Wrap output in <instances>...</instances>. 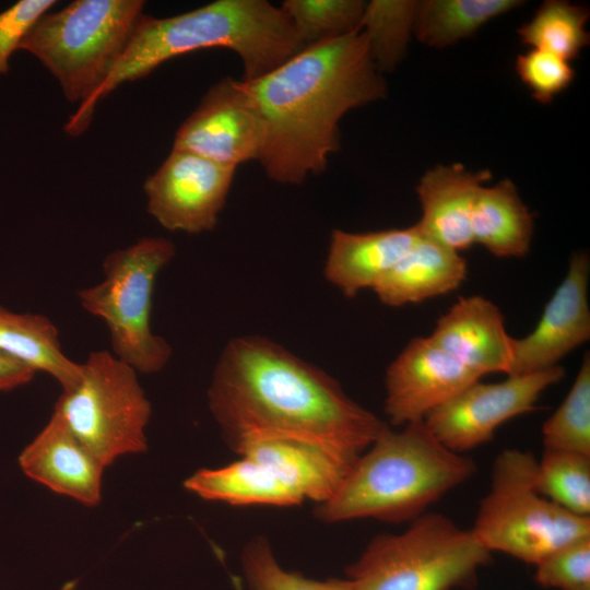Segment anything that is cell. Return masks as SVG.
<instances>
[{
    "instance_id": "1",
    "label": "cell",
    "mask_w": 590,
    "mask_h": 590,
    "mask_svg": "<svg viewBox=\"0 0 590 590\" xmlns=\"http://www.w3.org/2000/svg\"><path fill=\"white\" fill-rule=\"evenodd\" d=\"M208 406L228 445L249 433L269 432L361 455L390 428L332 376L260 335L236 337L223 347Z\"/></svg>"
},
{
    "instance_id": "2",
    "label": "cell",
    "mask_w": 590,
    "mask_h": 590,
    "mask_svg": "<svg viewBox=\"0 0 590 590\" xmlns=\"http://www.w3.org/2000/svg\"><path fill=\"white\" fill-rule=\"evenodd\" d=\"M243 82L266 126L258 162L271 180L285 185L322 173L340 146L342 117L387 93L361 31L306 46Z\"/></svg>"
},
{
    "instance_id": "3",
    "label": "cell",
    "mask_w": 590,
    "mask_h": 590,
    "mask_svg": "<svg viewBox=\"0 0 590 590\" xmlns=\"http://www.w3.org/2000/svg\"><path fill=\"white\" fill-rule=\"evenodd\" d=\"M210 48L235 52L243 64V81H251L305 46L281 8L266 0H216L163 19L144 14L98 90L95 105L122 83L149 75L169 59Z\"/></svg>"
},
{
    "instance_id": "4",
    "label": "cell",
    "mask_w": 590,
    "mask_h": 590,
    "mask_svg": "<svg viewBox=\"0 0 590 590\" xmlns=\"http://www.w3.org/2000/svg\"><path fill=\"white\" fill-rule=\"evenodd\" d=\"M476 472L475 461L445 447L424 421L387 429L364 452L335 494L315 508L322 522H411Z\"/></svg>"
},
{
    "instance_id": "5",
    "label": "cell",
    "mask_w": 590,
    "mask_h": 590,
    "mask_svg": "<svg viewBox=\"0 0 590 590\" xmlns=\"http://www.w3.org/2000/svg\"><path fill=\"white\" fill-rule=\"evenodd\" d=\"M143 0H75L44 13L20 49L35 56L79 109L66 125L72 137L91 123L95 96L122 57L144 15Z\"/></svg>"
},
{
    "instance_id": "6",
    "label": "cell",
    "mask_w": 590,
    "mask_h": 590,
    "mask_svg": "<svg viewBox=\"0 0 590 590\" xmlns=\"http://www.w3.org/2000/svg\"><path fill=\"white\" fill-rule=\"evenodd\" d=\"M492 553L473 532L438 512H425L401 533L376 535L345 569L353 590L472 588Z\"/></svg>"
},
{
    "instance_id": "7",
    "label": "cell",
    "mask_w": 590,
    "mask_h": 590,
    "mask_svg": "<svg viewBox=\"0 0 590 590\" xmlns=\"http://www.w3.org/2000/svg\"><path fill=\"white\" fill-rule=\"evenodd\" d=\"M176 248L163 237H143L106 256L104 278L78 292L82 308L105 323L111 353L138 374H156L169 363L173 349L153 332V294L160 272Z\"/></svg>"
},
{
    "instance_id": "8",
    "label": "cell",
    "mask_w": 590,
    "mask_h": 590,
    "mask_svg": "<svg viewBox=\"0 0 590 590\" xmlns=\"http://www.w3.org/2000/svg\"><path fill=\"white\" fill-rule=\"evenodd\" d=\"M538 459L505 449L494 461L489 489L471 529L491 553L535 565L553 551L590 536V517L574 515L541 495L534 485Z\"/></svg>"
},
{
    "instance_id": "9",
    "label": "cell",
    "mask_w": 590,
    "mask_h": 590,
    "mask_svg": "<svg viewBox=\"0 0 590 590\" xmlns=\"http://www.w3.org/2000/svg\"><path fill=\"white\" fill-rule=\"evenodd\" d=\"M80 365L79 381L62 390L54 412L105 468L146 451L152 406L138 371L105 350Z\"/></svg>"
},
{
    "instance_id": "10",
    "label": "cell",
    "mask_w": 590,
    "mask_h": 590,
    "mask_svg": "<svg viewBox=\"0 0 590 590\" xmlns=\"http://www.w3.org/2000/svg\"><path fill=\"white\" fill-rule=\"evenodd\" d=\"M564 375L558 365L498 382L477 380L433 410L424 423L445 447L464 453L489 441L505 422L535 410L541 394Z\"/></svg>"
},
{
    "instance_id": "11",
    "label": "cell",
    "mask_w": 590,
    "mask_h": 590,
    "mask_svg": "<svg viewBox=\"0 0 590 590\" xmlns=\"http://www.w3.org/2000/svg\"><path fill=\"white\" fill-rule=\"evenodd\" d=\"M266 137L264 121L243 80L225 76L208 90L180 125L172 150L237 168L243 163L259 161Z\"/></svg>"
},
{
    "instance_id": "12",
    "label": "cell",
    "mask_w": 590,
    "mask_h": 590,
    "mask_svg": "<svg viewBox=\"0 0 590 590\" xmlns=\"http://www.w3.org/2000/svg\"><path fill=\"white\" fill-rule=\"evenodd\" d=\"M236 168L172 150L143 185L149 214L172 232L200 234L219 222Z\"/></svg>"
},
{
    "instance_id": "13",
    "label": "cell",
    "mask_w": 590,
    "mask_h": 590,
    "mask_svg": "<svg viewBox=\"0 0 590 590\" xmlns=\"http://www.w3.org/2000/svg\"><path fill=\"white\" fill-rule=\"evenodd\" d=\"M481 379L429 335L415 337L386 370L385 413L397 427L424 421L433 410Z\"/></svg>"
},
{
    "instance_id": "14",
    "label": "cell",
    "mask_w": 590,
    "mask_h": 590,
    "mask_svg": "<svg viewBox=\"0 0 590 590\" xmlns=\"http://www.w3.org/2000/svg\"><path fill=\"white\" fill-rule=\"evenodd\" d=\"M589 273L588 253L574 252L565 278L545 305L535 328L521 339L514 338L512 362L507 376L558 366L562 358L589 340Z\"/></svg>"
},
{
    "instance_id": "15",
    "label": "cell",
    "mask_w": 590,
    "mask_h": 590,
    "mask_svg": "<svg viewBox=\"0 0 590 590\" xmlns=\"http://www.w3.org/2000/svg\"><path fill=\"white\" fill-rule=\"evenodd\" d=\"M229 446L316 505L335 494L359 456L318 439L269 432L246 434Z\"/></svg>"
},
{
    "instance_id": "16",
    "label": "cell",
    "mask_w": 590,
    "mask_h": 590,
    "mask_svg": "<svg viewBox=\"0 0 590 590\" xmlns=\"http://www.w3.org/2000/svg\"><path fill=\"white\" fill-rule=\"evenodd\" d=\"M19 465L27 477L85 506L102 499L105 467L56 412L21 451Z\"/></svg>"
},
{
    "instance_id": "17",
    "label": "cell",
    "mask_w": 590,
    "mask_h": 590,
    "mask_svg": "<svg viewBox=\"0 0 590 590\" xmlns=\"http://www.w3.org/2000/svg\"><path fill=\"white\" fill-rule=\"evenodd\" d=\"M429 337L480 377L509 373L514 338L499 307L481 295L459 297L437 319Z\"/></svg>"
},
{
    "instance_id": "18",
    "label": "cell",
    "mask_w": 590,
    "mask_h": 590,
    "mask_svg": "<svg viewBox=\"0 0 590 590\" xmlns=\"http://www.w3.org/2000/svg\"><path fill=\"white\" fill-rule=\"evenodd\" d=\"M491 172H472L462 164L436 165L416 186L422 216L415 224L420 233L457 252L474 245L470 217L477 189Z\"/></svg>"
},
{
    "instance_id": "19",
    "label": "cell",
    "mask_w": 590,
    "mask_h": 590,
    "mask_svg": "<svg viewBox=\"0 0 590 590\" xmlns=\"http://www.w3.org/2000/svg\"><path fill=\"white\" fill-rule=\"evenodd\" d=\"M421 236L416 225L366 233L334 229L323 274L345 297L374 286L409 252Z\"/></svg>"
},
{
    "instance_id": "20",
    "label": "cell",
    "mask_w": 590,
    "mask_h": 590,
    "mask_svg": "<svg viewBox=\"0 0 590 590\" xmlns=\"http://www.w3.org/2000/svg\"><path fill=\"white\" fill-rule=\"evenodd\" d=\"M465 259L421 234L409 252L374 286L390 307L417 304L457 290L465 280Z\"/></svg>"
},
{
    "instance_id": "21",
    "label": "cell",
    "mask_w": 590,
    "mask_h": 590,
    "mask_svg": "<svg viewBox=\"0 0 590 590\" xmlns=\"http://www.w3.org/2000/svg\"><path fill=\"white\" fill-rule=\"evenodd\" d=\"M470 228L474 244L497 258L524 257L531 246L534 219L509 179L482 185L473 199Z\"/></svg>"
},
{
    "instance_id": "22",
    "label": "cell",
    "mask_w": 590,
    "mask_h": 590,
    "mask_svg": "<svg viewBox=\"0 0 590 590\" xmlns=\"http://www.w3.org/2000/svg\"><path fill=\"white\" fill-rule=\"evenodd\" d=\"M184 486L205 500L233 506L294 507L304 498L263 464L247 458L215 469H199Z\"/></svg>"
},
{
    "instance_id": "23",
    "label": "cell",
    "mask_w": 590,
    "mask_h": 590,
    "mask_svg": "<svg viewBox=\"0 0 590 590\" xmlns=\"http://www.w3.org/2000/svg\"><path fill=\"white\" fill-rule=\"evenodd\" d=\"M0 352L50 375L62 390L81 377L80 363L62 351L57 327L40 314H20L0 305Z\"/></svg>"
},
{
    "instance_id": "24",
    "label": "cell",
    "mask_w": 590,
    "mask_h": 590,
    "mask_svg": "<svg viewBox=\"0 0 590 590\" xmlns=\"http://www.w3.org/2000/svg\"><path fill=\"white\" fill-rule=\"evenodd\" d=\"M522 4L518 0L416 1L413 35L426 46L444 48Z\"/></svg>"
},
{
    "instance_id": "25",
    "label": "cell",
    "mask_w": 590,
    "mask_h": 590,
    "mask_svg": "<svg viewBox=\"0 0 590 590\" xmlns=\"http://www.w3.org/2000/svg\"><path fill=\"white\" fill-rule=\"evenodd\" d=\"M589 16V10L583 5L546 0L517 33L521 43L530 49L543 50L570 61L590 43L586 30Z\"/></svg>"
},
{
    "instance_id": "26",
    "label": "cell",
    "mask_w": 590,
    "mask_h": 590,
    "mask_svg": "<svg viewBox=\"0 0 590 590\" xmlns=\"http://www.w3.org/2000/svg\"><path fill=\"white\" fill-rule=\"evenodd\" d=\"M415 8L414 0L365 2L359 31L380 73L392 71L404 58L413 35Z\"/></svg>"
},
{
    "instance_id": "27",
    "label": "cell",
    "mask_w": 590,
    "mask_h": 590,
    "mask_svg": "<svg viewBox=\"0 0 590 590\" xmlns=\"http://www.w3.org/2000/svg\"><path fill=\"white\" fill-rule=\"evenodd\" d=\"M534 485L567 511L590 517V456L544 449L536 463Z\"/></svg>"
},
{
    "instance_id": "28",
    "label": "cell",
    "mask_w": 590,
    "mask_h": 590,
    "mask_svg": "<svg viewBox=\"0 0 590 590\" xmlns=\"http://www.w3.org/2000/svg\"><path fill=\"white\" fill-rule=\"evenodd\" d=\"M361 0H285L280 5L306 47L359 31Z\"/></svg>"
},
{
    "instance_id": "29",
    "label": "cell",
    "mask_w": 590,
    "mask_h": 590,
    "mask_svg": "<svg viewBox=\"0 0 590 590\" xmlns=\"http://www.w3.org/2000/svg\"><path fill=\"white\" fill-rule=\"evenodd\" d=\"M544 449L590 456V356L556 411L542 425Z\"/></svg>"
},
{
    "instance_id": "30",
    "label": "cell",
    "mask_w": 590,
    "mask_h": 590,
    "mask_svg": "<svg viewBox=\"0 0 590 590\" xmlns=\"http://www.w3.org/2000/svg\"><path fill=\"white\" fill-rule=\"evenodd\" d=\"M240 562L250 590H353L347 578L318 580L284 569L262 535L245 544Z\"/></svg>"
},
{
    "instance_id": "31",
    "label": "cell",
    "mask_w": 590,
    "mask_h": 590,
    "mask_svg": "<svg viewBox=\"0 0 590 590\" xmlns=\"http://www.w3.org/2000/svg\"><path fill=\"white\" fill-rule=\"evenodd\" d=\"M534 566V580L543 588L590 590V536L553 551Z\"/></svg>"
},
{
    "instance_id": "32",
    "label": "cell",
    "mask_w": 590,
    "mask_h": 590,
    "mask_svg": "<svg viewBox=\"0 0 590 590\" xmlns=\"http://www.w3.org/2000/svg\"><path fill=\"white\" fill-rule=\"evenodd\" d=\"M515 70L532 97L541 104H550L571 84L576 75L569 61L538 49L519 55Z\"/></svg>"
},
{
    "instance_id": "33",
    "label": "cell",
    "mask_w": 590,
    "mask_h": 590,
    "mask_svg": "<svg viewBox=\"0 0 590 590\" xmlns=\"http://www.w3.org/2000/svg\"><path fill=\"white\" fill-rule=\"evenodd\" d=\"M55 4V0H20L0 12V75L9 71L10 57L32 26Z\"/></svg>"
},
{
    "instance_id": "34",
    "label": "cell",
    "mask_w": 590,
    "mask_h": 590,
    "mask_svg": "<svg viewBox=\"0 0 590 590\" xmlns=\"http://www.w3.org/2000/svg\"><path fill=\"white\" fill-rule=\"evenodd\" d=\"M36 370L0 352V391H10L33 380Z\"/></svg>"
},
{
    "instance_id": "35",
    "label": "cell",
    "mask_w": 590,
    "mask_h": 590,
    "mask_svg": "<svg viewBox=\"0 0 590 590\" xmlns=\"http://www.w3.org/2000/svg\"><path fill=\"white\" fill-rule=\"evenodd\" d=\"M240 590V589H239Z\"/></svg>"
}]
</instances>
